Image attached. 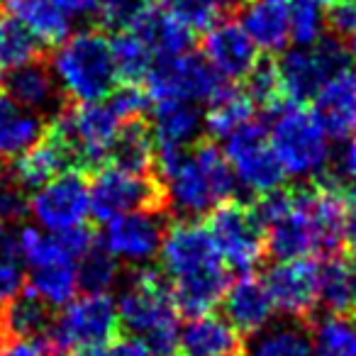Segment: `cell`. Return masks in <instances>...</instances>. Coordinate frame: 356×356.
<instances>
[{
	"label": "cell",
	"instance_id": "cell-1",
	"mask_svg": "<svg viewBox=\"0 0 356 356\" xmlns=\"http://www.w3.org/2000/svg\"><path fill=\"white\" fill-rule=\"evenodd\" d=\"M354 198L337 184H317L298 191H273L254 205L266 232V252L276 261L317 259L349 239Z\"/></svg>",
	"mask_w": 356,
	"mask_h": 356
},
{
	"label": "cell",
	"instance_id": "cell-2",
	"mask_svg": "<svg viewBox=\"0 0 356 356\" xmlns=\"http://www.w3.org/2000/svg\"><path fill=\"white\" fill-rule=\"evenodd\" d=\"M159 261L178 312L195 317L222 305L229 288V271L208 225L181 220L166 227Z\"/></svg>",
	"mask_w": 356,
	"mask_h": 356
},
{
	"label": "cell",
	"instance_id": "cell-3",
	"mask_svg": "<svg viewBox=\"0 0 356 356\" xmlns=\"http://www.w3.org/2000/svg\"><path fill=\"white\" fill-rule=\"evenodd\" d=\"M163 200L184 220L203 218L229 203L237 193V178L222 149L200 142L188 152L156 154Z\"/></svg>",
	"mask_w": 356,
	"mask_h": 356
},
{
	"label": "cell",
	"instance_id": "cell-4",
	"mask_svg": "<svg viewBox=\"0 0 356 356\" xmlns=\"http://www.w3.org/2000/svg\"><path fill=\"white\" fill-rule=\"evenodd\" d=\"M118 315L127 334L142 337L154 356H173L178 349L181 312L173 302L166 278L156 268L139 266L118 298Z\"/></svg>",
	"mask_w": 356,
	"mask_h": 356
},
{
	"label": "cell",
	"instance_id": "cell-5",
	"mask_svg": "<svg viewBox=\"0 0 356 356\" xmlns=\"http://www.w3.org/2000/svg\"><path fill=\"white\" fill-rule=\"evenodd\" d=\"M51 74L64 95L76 103H100L118 86L110 40L98 30L71 32L51 54Z\"/></svg>",
	"mask_w": 356,
	"mask_h": 356
},
{
	"label": "cell",
	"instance_id": "cell-6",
	"mask_svg": "<svg viewBox=\"0 0 356 356\" xmlns=\"http://www.w3.org/2000/svg\"><path fill=\"white\" fill-rule=\"evenodd\" d=\"M268 144L286 178H312L332 156L330 134L302 103H278L266 127Z\"/></svg>",
	"mask_w": 356,
	"mask_h": 356
},
{
	"label": "cell",
	"instance_id": "cell-7",
	"mask_svg": "<svg viewBox=\"0 0 356 356\" xmlns=\"http://www.w3.org/2000/svg\"><path fill=\"white\" fill-rule=\"evenodd\" d=\"M118 327V300L110 293H83L61 307L42 341L49 356H66L81 346L108 344Z\"/></svg>",
	"mask_w": 356,
	"mask_h": 356
},
{
	"label": "cell",
	"instance_id": "cell-8",
	"mask_svg": "<svg viewBox=\"0 0 356 356\" xmlns=\"http://www.w3.org/2000/svg\"><path fill=\"white\" fill-rule=\"evenodd\" d=\"M122 124L108 100L76 103L74 108H64L56 115L49 134L69 149L74 163L98 166L113 154Z\"/></svg>",
	"mask_w": 356,
	"mask_h": 356
},
{
	"label": "cell",
	"instance_id": "cell-9",
	"mask_svg": "<svg viewBox=\"0 0 356 356\" xmlns=\"http://www.w3.org/2000/svg\"><path fill=\"white\" fill-rule=\"evenodd\" d=\"M349 66V49L337 37H322L315 44H296L286 49L276 64L281 95L288 103H305L334 74Z\"/></svg>",
	"mask_w": 356,
	"mask_h": 356
},
{
	"label": "cell",
	"instance_id": "cell-10",
	"mask_svg": "<svg viewBox=\"0 0 356 356\" xmlns=\"http://www.w3.org/2000/svg\"><path fill=\"white\" fill-rule=\"evenodd\" d=\"M90 215L108 222L113 218L137 210H159L163 188L149 173H137L118 163H108L95 171L90 181Z\"/></svg>",
	"mask_w": 356,
	"mask_h": 356
},
{
	"label": "cell",
	"instance_id": "cell-11",
	"mask_svg": "<svg viewBox=\"0 0 356 356\" xmlns=\"http://www.w3.org/2000/svg\"><path fill=\"white\" fill-rule=\"evenodd\" d=\"M222 142V152L227 156L229 166H232L237 186L257 195H268L281 188L283 181H286V173H283L281 163H278L276 154L268 144L266 124L252 120V122L234 129Z\"/></svg>",
	"mask_w": 356,
	"mask_h": 356
},
{
	"label": "cell",
	"instance_id": "cell-12",
	"mask_svg": "<svg viewBox=\"0 0 356 356\" xmlns=\"http://www.w3.org/2000/svg\"><path fill=\"white\" fill-rule=\"evenodd\" d=\"M147 93L152 100H188V103H210L227 81H222L215 69L203 59V56L181 54V56H166V59H154L147 79Z\"/></svg>",
	"mask_w": 356,
	"mask_h": 356
},
{
	"label": "cell",
	"instance_id": "cell-13",
	"mask_svg": "<svg viewBox=\"0 0 356 356\" xmlns=\"http://www.w3.org/2000/svg\"><path fill=\"white\" fill-rule=\"evenodd\" d=\"M208 227L227 268H234L239 273H252L264 261L266 232H264V225L259 222L254 208L229 200L215 210Z\"/></svg>",
	"mask_w": 356,
	"mask_h": 356
},
{
	"label": "cell",
	"instance_id": "cell-14",
	"mask_svg": "<svg viewBox=\"0 0 356 356\" xmlns=\"http://www.w3.org/2000/svg\"><path fill=\"white\" fill-rule=\"evenodd\" d=\"M30 215L44 232L64 234L86 227L90 218V186L79 171H64L37 188L30 198Z\"/></svg>",
	"mask_w": 356,
	"mask_h": 356
},
{
	"label": "cell",
	"instance_id": "cell-15",
	"mask_svg": "<svg viewBox=\"0 0 356 356\" xmlns=\"http://www.w3.org/2000/svg\"><path fill=\"white\" fill-rule=\"evenodd\" d=\"M166 225L159 210H137L103 222L100 247L115 259V261L129 264V266H147L154 257L161 252Z\"/></svg>",
	"mask_w": 356,
	"mask_h": 356
},
{
	"label": "cell",
	"instance_id": "cell-16",
	"mask_svg": "<svg viewBox=\"0 0 356 356\" xmlns=\"http://www.w3.org/2000/svg\"><path fill=\"white\" fill-rule=\"evenodd\" d=\"M276 312L300 320L310 315L320 293V264L317 259L278 261L264 278Z\"/></svg>",
	"mask_w": 356,
	"mask_h": 356
},
{
	"label": "cell",
	"instance_id": "cell-17",
	"mask_svg": "<svg viewBox=\"0 0 356 356\" xmlns=\"http://www.w3.org/2000/svg\"><path fill=\"white\" fill-rule=\"evenodd\" d=\"M203 59L222 81H244L259 66V49L242 25L234 20H218L203 32Z\"/></svg>",
	"mask_w": 356,
	"mask_h": 356
},
{
	"label": "cell",
	"instance_id": "cell-18",
	"mask_svg": "<svg viewBox=\"0 0 356 356\" xmlns=\"http://www.w3.org/2000/svg\"><path fill=\"white\" fill-rule=\"evenodd\" d=\"M205 129V115L188 100H154L149 132L156 144V154L188 152L195 147L200 132Z\"/></svg>",
	"mask_w": 356,
	"mask_h": 356
},
{
	"label": "cell",
	"instance_id": "cell-19",
	"mask_svg": "<svg viewBox=\"0 0 356 356\" xmlns=\"http://www.w3.org/2000/svg\"><path fill=\"white\" fill-rule=\"evenodd\" d=\"M312 115L330 139L356 134V69L346 66L334 74L312 98Z\"/></svg>",
	"mask_w": 356,
	"mask_h": 356
},
{
	"label": "cell",
	"instance_id": "cell-20",
	"mask_svg": "<svg viewBox=\"0 0 356 356\" xmlns=\"http://www.w3.org/2000/svg\"><path fill=\"white\" fill-rule=\"evenodd\" d=\"M222 310L239 334L252 337L266 330L276 315L266 283L254 273H239L237 281H229L222 298Z\"/></svg>",
	"mask_w": 356,
	"mask_h": 356
},
{
	"label": "cell",
	"instance_id": "cell-21",
	"mask_svg": "<svg viewBox=\"0 0 356 356\" xmlns=\"http://www.w3.org/2000/svg\"><path fill=\"white\" fill-rule=\"evenodd\" d=\"M237 22L264 54L286 51L293 42L288 0H247Z\"/></svg>",
	"mask_w": 356,
	"mask_h": 356
},
{
	"label": "cell",
	"instance_id": "cell-22",
	"mask_svg": "<svg viewBox=\"0 0 356 356\" xmlns=\"http://www.w3.org/2000/svg\"><path fill=\"white\" fill-rule=\"evenodd\" d=\"M178 349L184 356H237L242 351V334L225 315L205 312L188 317L181 327Z\"/></svg>",
	"mask_w": 356,
	"mask_h": 356
},
{
	"label": "cell",
	"instance_id": "cell-23",
	"mask_svg": "<svg viewBox=\"0 0 356 356\" xmlns=\"http://www.w3.org/2000/svg\"><path fill=\"white\" fill-rule=\"evenodd\" d=\"M139 37L147 42L154 59H166V56H181L193 49L195 32L181 15L166 6H154L144 15V20L134 27Z\"/></svg>",
	"mask_w": 356,
	"mask_h": 356
},
{
	"label": "cell",
	"instance_id": "cell-24",
	"mask_svg": "<svg viewBox=\"0 0 356 356\" xmlns=\"http://www.w3.org/2000/svg\"><path fill=\"white\" fill-rule=\"evenodd\" d=\"M74 163L69 149L54 137L47 134L42 137L30 152H25L20 159H15L10 166V176L15 178V184L22 191L42 188L44 184H49L51 178H56L59 173H64L66 168Z\"/></svg>",
	"mask_w": 356,
	"mask_h": 356
},
{
	"label": "cell",
	"instance_id": "cell-25",
	"mask_svg": "<svg viewBox=\"0 0 356 356\" xmlns=\"http://www.w3.org/2000/svg\"><path fill=\"white\" fill-rule=\"evenodd\" d=\"M44 137L40 113H32L0 95V163L15 161Z\"/></svg>",
	"mask_w": 356,
	"mask_h": 356
},
{
	"label": "cell",
	"instance_id": "cell-26",
	"mask_svg": "<svg viewBox=\"0 0 356 356\" xmlns=\"http://www.w3.org/2000/svg\"><path fill=\"white\" fill-rule=\"evenodd\" d=\"M8 13L15 15L42 47H59L71 35V17L56 8L54 0H13Z\"/></svg>",
	"mask_w": 356,
	"mask_h": 356
},
{
	"label": "cell",
	"instance_id": "cell-27",
	"mask_svg": "<svg viewBox=\"0 0 356 356\" xmlns=\"http://www.w3.org/2000/svg\"><path fill=\"white\" fill-rule=\"evenodd\" d=\"M6 88L8 98L13 103L25 110H32V113H42V110L51 108L56 103V95H59L54 74H51V69L42 66L40 61L10 71Z\"/></svg>",
	"mask_w": 356,
	"mask_h": 356
},
{
	"label": "cell",
	"instance_id": "cell-28",
	"mask_svg": "<svg viewBox=\"0 0 356 356\" xmlns=\"http://www.w3.org/2000/svg\"><path fill=\"white\" fill-rule=\"evenodd\" d=\"M317 302L330 315H349L356 310V266L346 259L330 257L320 264Z\"/></svg>",
	"mask_w": 356,
	"mask_h": 356
},
{
	"label": "cell",
	"instance_id": "cell-29",
	"mask_svg": "<svg viewBox=\"0 0 356 356\" xmlns=\"http://www.w3.org/2000/svg\"><path fill=\"white\" fill-rule=\"evenodd\" d=\"M257 120V103L247 90L225 86L218 95L208 103V113H205V129L215 137L225 139L239 129L242 124Z\"/></svg>",
	"mask_w": 356,
	"mask_h": 356
},
{
	"label": "cell",
	"instance_id": "cell-30",
	"mask_svg": "<svg viewBox=\"0 0 356 356\" xmlns=\"http://www.w3.org/2000/svg\"><path fill=\"white\" fill-rule=\"evenodd\" d=\"M27 291L40 298L47 307H64L79 298L81 281L76 264H54V266L32 268L27 278Z\"/></svg>",
	"mask_w": 356,
	"mask_h": 356
},
{
	"label": "cell",
	"instance_id": "cell-31",
	"mask_svg": "<svg viewBox=\"0 0 356 356\" xmlns=\"http://www.w3.org/2000/svg\"><path fill=\"white\" fill-rule=\"evenodd\" d=\"M244 356H312V337L298 322L268 325L252 337Z\"/></svg>",
	"mask_w": 356,
	"mask_h": 356
},
{
	"label": "cell",
	"instance_id": "cell-32",
	"mask_svg": "<svg viewBox=\"0 0 356 356\" xmlns=\"http://www.w3.org/2000/svg\"><path fill=\"white\" fill-rule=\"evenodd\" d=\"M42 42L15 15L0 17V69L17 71L40 61Z\"/></svg>",
	"mask_w": 356,
	"mask_h": 356
},
{
	"label": "cell",
	"instance_id": "cell-33",
	"mask_svg": "<svg viewBox=\"0 0 356 356\" xmlns=\"http://www.w3.org/2000/svg\"><path fill=\"white\" fill-rule=\"evenodd\" d=\"M49 325V307L40 298L32 296L27 288L3 310V332L10 337L42 339Z\"/></svg>",
	"mask_w": 356,
	"mask_h": 356
},
{
	"label": "cell",
	"instance_id": "cell-34",
	"mask_svg": "<svg viewBox=\"0 0 356 356\" xmlns=\"http://www.w3.org/2000/svg\"><path fill=\"white\" fill-rule=\"evenodd\" d=\"M110 156H113V163L122 168L137 173H152V168L156 166V144H154L149 127H144L139 120L127 122L120 132Z\"/></svg>",
	"mask_w": 356,
	"mask_h": 356
},
{
	"label": "cell",
	"instance_id": "cell-35",
	"mask_svg": "<svg viewBox=\"0 0 356 356\" xmlns=\"http://www.w3.org/2000/svg\"><path fill=\"white\" fill-rule=\"evenodd\" d=\"M110 51H113L115 71L118 79L124 83H139L147 79L149 69L154 64V54L147 47V42L134 30H124L110 40Z\"/></svg>",
	"mask_w": 356,
	"mask_h": 356
},
{
	"label": "cell",
	"instance_id": "cell-36",
	"mask_svg": "<svg viewBox=\"0 0 356 356\" xmlns=\"http://www.w3.org/2000/svg\"><path fill=\"white\" fill-rule=\"evenodd\" d=\"M312 356H356V320L327 315L310 332Z\"/></svg>",
	"mask_w": 356,
	"mask_h": 356
},
{
	"label": "cell",
	"instance_id": "cell-37",
	"mask_svg": "<svg viewBox=\"0 0 356 356\" xmlns=\"http://www.w3.org/2000/svg\"><path fill=\"white\" fill-rule=\"evenodd\" d=\"M332 0H291V37L296 44H315L325 37L327 6Z\"/></svg>",
	"mask_w": 356,
	"mask_h": 356
},
{
	"label": "cell",
	"instance_id": "cell-38",
	"mask_svg": "<svg viewBox=\"0 0 356 356\" xmlns=\"http://www.w3.org/2000/svg\"><path fill=\"white\" fill-rule=\"evenodd\" d=\"M79 281L86 293H110V288L118 283V261L105 252L100 244H95L79 264Z\"/></svg>",
	"mask_w": 356,
	"mask_h": 356
},
{
	"label": "cell",
	"instance_id": "cell-39",
	"mask_svg": "<svg viewBox=\"0 0 356 356\" xmlns=\"http://www.w3.org/2000/svg\"><path fill=\"white\" fill-rule=\"evenodd\" d=\"M154 6H156L154 0H103L98 15L105 27L115 32H124L134 30Z\"/></svg>",
	"mask_w": 356,
	"mask_h": 356
},
{
	"label": "cell",
	"instance_id": "cell-40",
	"mask_svg": "<svg viewBox=\"0 0 356 356\" xmlns=\"http://www.w3.org/2000/svg\"><path fill=\"white\" fill-rule=\"evenodd\" d=\"M247 81H249L247 93L264 110H273L281 103L283 95H281V83H278L276 64H259Z\"/></svg>",
	"mask_w": 356,
	"mask_h": 356
},
{
	"label": "cell",
	"instance_id": "cell-41",
	"mask_svg": "<svg viewBox=\"0 0 356 356\" xmlns=\"http://www.w3.org/2000/svg\"><path fill=\"white\" fill-rule=\"evenodd\" d=\"M108 103H110V108L118 113V118L122 120V122H137L149 110L152 98H149L147 88H139L137 83H122L120 88L113 90Z\"/></svg>",
	"mask_w": 356,
	"mask_h": 356
},
{
	"label": "cell",
	"instance_id": "cell-42",
	"mask_svg": "<svg viewBox=\"0 0 356 356\" xmlns=\"http://www.w3.org/2000/svg\"><path fill=\"white\" fill-rule=\"evenodd\" d=\"M30 213V200L25 191L15 184L10 173H0V222L10 225Z\"/></svg>",
	"mask_w": 356,
	"mask_h": 356
},
{
	"label": "cell",
	"instance_id": "cell-43",
	"mask_svg": "<svg viewBox=\"0 0 356 356\" xmlns=\"http://www.w3.org/2000/svg\"><path fill=\"white\" fill-rule=\"evenodd\" d=\"M27 288V278L22 271L20 257L0 254V307L13 302Z\"/></svg>",
	"mask_w": 356,
	"mask_h": 356
},
{
	"label": "cell",
	"instance_id": "cell-44",
	"mask_svg": "<svg viewBox=\"0 0 356 356\" xmlns=\"http://www.w3.org/2000/svg\"><path fill=\"white\" fill-rule=\"evenodd\" d=\"M327 27L334 32L337 40H354L356 37V3L349 0H339L332 3V8L327 10Z\"/></svg>",
	"mask_w": 356,
	"mask_h": 356
},
{
	"label": "cell",
	"instance_id": "cell-45",
	"mask_svg": "<svg viewBox=\"0 0 356 356\" xmlns=\"http://www.w3.org/2000/svg\"><path fill=\"white\" fill-rule=\"evenodd\" d=\"M0 356H49L42 339H25V337H0Z\"/></svg>",
	"mask_w": 356,
	"mask_h": 356
},
{
	"label": "cell",
	"instance_id": "cell-46",
	"mask_svg": "<svg viewBox=\"0 0 356 356\" xmlns=\"http://www.w3.org/2000/svg\"><path fill=\"white\" fill-rule=\"evenodd\" d=\"M339 176L346 188L356 193V134L346 139L344 149L339 154Z\"/></svg>",
	"mask_w": 356,
	"mask_h": 356
},
{
	"label": "cell",
	"instance_id": "cell-47",
	"mask_svg": "<svg viewBox=\"0 0 356 356\" xmlns=\"http://www.w3.org/2000/svg\"><path fill=\"white\" fill-rule=\"evenodd\" d=\"M110 351H113V356H154V351L149 349L147 341L134 334H124L120 339H115Z\"/></svg>",
	"mask_w": 356,
	"mask_h": 356
},
{
	"label": "cell",
	"instance_id": "cell-48",
	"mask_svg": "<svg viewBox=\"0 0 356 356\" xmlns=\"http://www.w3.org/2000/svg\"><path fill=\"white\" fill-rule=\"evenodd\" d=\"M54 3L64 15L71 17V20L95 15V13L100 10V6H103V0H54Z\"/></svg>",
	"mask_w": 356,
	"mask_h": 356
},
{
	"label": "cell",
	"instance_id": "cell-49",
	"mask_svg": "<svg viewBox=\"0 0 356 356\" xmlns=\"http://www.w3.org/2000/svg\"><path fill=\"white\" fill-rule=\"evenodd\" d=\"M66 356H113L108 344H95V346H81V349H74Z\"/></svg>",
	"mask_w": 356,
	"mask_h": 356
},
{
	"label": "cell",
	"instance_id": "cell-50",
	"mask_svg": "<svg viewBox=\"0 0 356 356\" xmlns=\"http://www.w3.org/2000/svg\"><path fill=\"white\" fill-rule=\"evenodd\" d=\"M200 3H205L208 8H213L215 13H222V10H229V8L239 6L242 0H200Z\"/></svg>",
	"mask_w": 356,
	"mask_h": 356
},
{
	"label": "cell",
	"instance_id": "cell-51",
	"mask_svg": "<svg viewBox=\"0 0 356 356\" xmlns=\"http://www.w3.org/2000/svg\"><path fill=\"white\" fill-rule=\"evenodd\" d=\"M186 3H191V0H161V6L171 8V10H178V8H184Z\"/></svg>",
	"mask_w": 356,
	"mask_h": 356
},
{
	"label": "cell",
	"instance_id": "cell-52",
	"mask_svg": "<svg viewBox=\"0 0 356 356\" xmlns=\"http://www.w3.org/2000/svg\"><path fill=\"white\" fill-rule=\"evenodd\" d=\"M346 49H349V61H354V69H356V37L349 40V47H346Z\"/></svg>",
	"mask_w": 356,
	"mask_h": 356
},
{
	"label": "cell",
	"instance_id": "cell-53",
	"mask_svg": "<svg viewBox=\"0 0 356 356\" xmlns=\"http://www.w3.org/2000/svg\"><path fill=\"white\" fill-rule=\"evenodd\" d=\"M6 334V332H3V310H0V337Z\"/></svg>",
	"mask_w": 356,
	"mask_h": 356
},
{
	"label": "cell",
	"instance_id": "cell-54",
	"mask_svg": "<svg viewBox=\"0 0 356 356\" xmlns=\"http://www.w3.org/2000/svg\"><path fill=\"white\" fill-rule=\"evenodd\" d=\"M10 3H13V0H0V6H6V8L10 6Z\"/></svg>",
	"mask_w": 356,
	"mask_h": 356
},
{
	"label": "cell",
	"instance_id": "cell-55",
	"mask_svg": "<svg viewBox=\"0 0 356 356\" xmlns=\"http://www.w3.org/2000/svg\"><path fill=\"white\" fill-rule=\"evenodd\" d=\"M332 3H339V0H332ZM349 3H356V0H349Z\"/></svg>",
	"mask_w": 356,
	"mask_h": 356
}]
</instances>
